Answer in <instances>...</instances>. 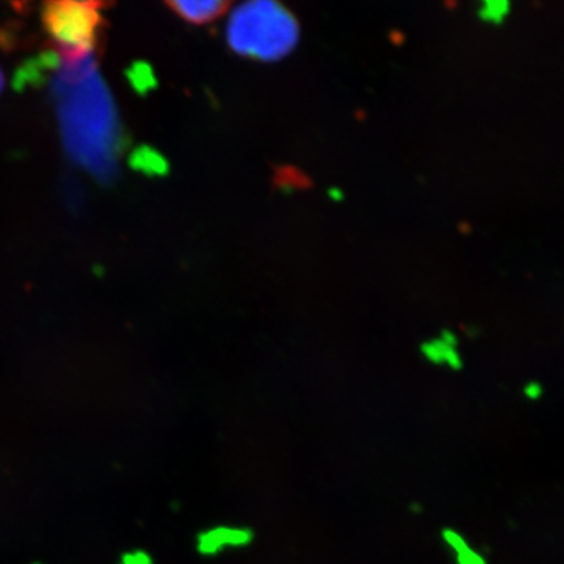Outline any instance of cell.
<instances>
[{
	"label": "cell",
	"instance_id": "obj_3",
	"mask_svg": "<svg viewBox=\"0 0 564 564\" xmlns=\"http://www.w3.org/2000/svg\"><path fill=\"white\" fill-rule=\"evenodd\" d=\"M106 6V0L44 2L41 21L61 62L93 57L101 39Z\"/></svg>",
	"mask_w": 564,
	"mask_h": 564
},
{
	"label": "cell",
	"instance_id": "obj_7",
	"mask_svg": "<svg viewBox=\"0 0 564 564\" xmlns=\"http://www.w3.org/2000/svg\"><path fill=\"white\" fill-rule=\"evenodd\" d=\"M121 564H151V558L143 552H133V554L122 556Z\"/></svg>",
	"mask_w": 564,
	"mask_h": 564
},
{
	"label": "cell",
	"instance_id": "obj_6",
	"mask_svg": "<svg viewBox=\"0 0 564 564\" xmlns=\"http://www.w3.org/2000/svg\"><path fill=\"white\" fill-rule=\"evenodd\" d=\"M443 536L448 547L455 552L456 562H458V564H486L484 555L475 552L474 549L467 544V541L464 540L462 534L456 533L455 530H444Z\"/></svg>",
	"mask_w": 564,
	"mask_h": 564
},
{
	"label": "cell",
	"instance_id": "obj_8",
	"mask_svg": "<svg viewBox=\"0 0 564 564\" xmlns=\"http://www.w3.org/2000/svg\"><path fill=\"white\" fill-rule=\"evenodd\" d=\"M2 88H3V74H2V69H0V91H2Z\"/></svg>",
	"mask_w": 564,
	"mask_h": 564
},
{
	"label": "cell",
	"instance_id": "obj_2",
	"mask_svg": "<svg viewBox=\"0 0 564 564\" xmlns=\"http://www.w3.org/2000/svg\"><path fill=\"white\" fill-rule=\"evenodd\" d=\"M226 39L243 57L276 62L300 41V24L280 0H245L229 18Z\"/></svg>",
	"mask_w": 564,
	"mask_h": 564
},
{
	"label": "cell",
	"instance_id": "obj_5",
	"mask_svg": "<svg viewBox=\"0 0 564 564\" xmlns=\"http://www.w3.org/2000/svg\"><path fill=\"white\" fill-rule=\"evenodd\" d=\"M252 533L247 529H234V527H217L199 536L198 547L204 555H214L223 549L237 547L250 543Z\"/></svg>",
	"mask_w": 564,
	"mask_h": 564
},
{
	"label": "cell",
	"instance_id": "obj_4",
	"mask_svg": "<svg viewBox=\"0 0 564 564\" xmlns=\"http://www.w3.org/2000/svg\"><path fill=\"white\" fill-rule=\"evenodd\" d=\"M174 13L192 24L203 25L218 20L232 0H165Z\"/></svg>",
	"mask_w": 564,
	"mask_h": 564
},
{
	"label": "cell",
	"instance_id": "obj_1",
	"mask_svg": "<svg viewBox=\"0 0 564 564\" xmlns=\"http://www.w3.org/2000/svg\"><path fill=\"white\" fill-rule=\"evenodd\" d=\"M63 63L57 79L63 126L80 161L101 169L109 162L113 109L95 58Z\"/></svg>",
	"mask_w": 564,
	"mask_h": 564
}]
</instances>
